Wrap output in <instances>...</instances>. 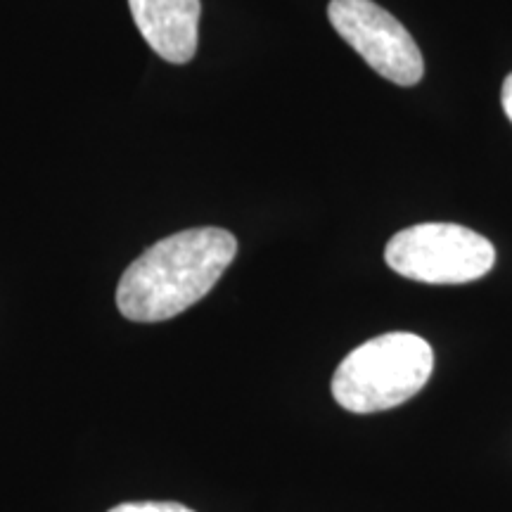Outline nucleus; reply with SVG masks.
Instances as JSON below:
<instances>
[{"instance_id":"f257e3e1","label":"nucleus","mask_w":512,"mask_h":512,"mask_svg":"<svg viewBox=\"0 0 512 512\" xmlns=\"http://www.w3.org/2000/svg\"><path fill=\"white\" fill-rule=\"evenodd\" d=\"M238 254L226 228H190L169 235L126 268L117 287L121 316L133 323H162L207 297Z\"/></svg>"},{"instance_id":"f03ea898","label":"nucleus","mask_w":512,"mask_h":512,"mask_svg":"<svg viewBox=\"0 0 512 512\" xmlns=\"http://www.w3.org/2000/svg\"><path fill=\"white\" fill-rule=\"evenodd\" d=\"M434 351L413 332L368 339L339 363L332 396L349 413H380L401 406L430 382Z\"/></svg>"},{"instance_id":"7ed1b4c3","label":"nucleus","mask_w":512,"mask_h":512,"mask_svg":"<svg viewBox=\"0 0 512 512\" xmlns=\"http://www.w3.org/2000/svg\"><path fill=\"white\" fill-rule=\"evenodd\" d=\"M394 273L427 285H465L496 264V247L458 223H420L396 233L384 249Z\"/></svg>"},{"instance_id":"20e7f679","label":"nucleus","mask_w":512,"mask_h":512,"mask_svg":"<svg viewBox=\"0 0 512 512\" xmlns=\"http://www.w3.org/2000/svg\"><path fill=\"white\" fill-rule=\"evenodd\" d=\"M328 19L335 31L382 79L415 86L425 60L406 27L373 0H330Z\"/></svg>"},{"instance_id":"39448f33","label":"nucleus","mask_w":512,"mask_h":512,"mask_svg":"<svg viewBox=\"0 0 512 512\" xmlns=\"http://www.w3.org/2000/svg\"><path fill=\"white\" fill-rule=\"evenodd\" d=\"M136 27L155 53L171 64H188L200 38V0H128Z\"/></svg>"},{"instance_id":"423d86ee","label":"nucleus","mask_w":512,"mask_h":512,"mask_svg":"<svg viewBox=\"0 0 512 512\" xmlns=\"http://www.w3.org/2000/svg\"><path fill=\"white\" fill-rule=\"evenodd\" d=\"M107 512H195L181 503L171 501H143V503H121Z\"/></svg>"},{"instance_id":"0eeeda50","label":"nucleus","mask_w":512,"mask_h":512,"mask_svg":"<svg viewBox=\"0 0 512 512\" xmlns=\"http://www.w3.org/2000/svg\"><path fill=\"white\" fill-rule=\"evenodd\" d=\"M501 102H503V110L505 117L512 121V74H508V79L503 81V91H501Z\"/></svg>"}]
</instances>
